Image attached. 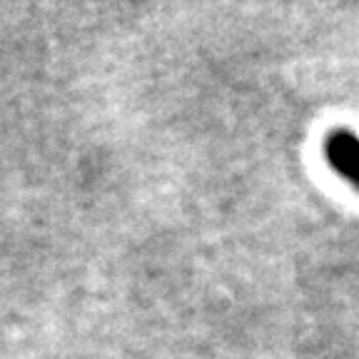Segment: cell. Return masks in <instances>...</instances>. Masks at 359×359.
I'll use <instances>...</instances> for the list:
<instances>
[{"label":"cell","instance_id":"1","mask_svg":"<svg viewBox=\"0 0 359 359\" xmlns=\"http://www.w3.org/2000/svg\"><path fill=\"white\" fill-rule=\"evenodd\" d=\"M325 152L330 165L349 180L354 187H359V137L349 130H334L327 137Z\"/></svg>","mask_w":359,"mask_h":359}]
</instances>
